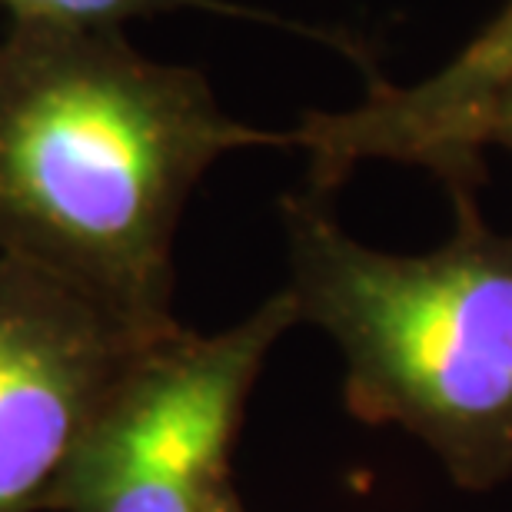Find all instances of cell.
<instances>
[{"label":"cell","mask_w":512,"mask_h":512,"mask_svg":"<svg viewBox=\"0 0 512 512\" xmlns=\"http://www.w3.org/2000/svg\"><path fill=\"white\" fill-rule=\"evenodd\" d=\"M290 147L227 117L203 74L120 27L10 24L0 37V247L143 333L177 330L173 233L223 153Z\"/></svg>","instance_id":"1"},{"label":"cell","mask_w":512,"mask_h":512,"mask_svg":"<svg viewBox=\"0 0 512 512\" xmlns=\"http://www.w3.org/2000/svg\"><path fill=\"white\" fill-rule=\"evenodd\" d=\"M453 203L443 247L399 256L353 240L320 193H290L286 293L340 350L346 409L486 493L512 476V237L489 230L476 197Z\"/></svg>","instance_id":"2"},{"label":"cell","mask_w":512,"mask_h":512,"mask_svg":"<svg viewBox=\"0 0 512 512\" xmlns=\"http://www.w3.org/2000/svg\"><path fill=\"white\" fill-rule=\"evenodd\" d=\"M300 323L280 290L213 336L177 326L150 343L100 409L50 512H213L247 399L276 340Z\"/></svg>","instance_id":"3"},{"label":"cell","mask_w":512,"mask_h":512,"mask_svg":"<svg viewBox=\"0 0 512 512\" xmlns=\"http://www.w3.org/2000/svg\"><path fill=\"white\" fill-rule=\"evenodd\" d=\"M163 336L0 247V512H50L110 393Z\"/></svg>","instance_id":"4"},{"label":"cell","mask_w":512,"mask_h":512,"mask_svg":"<svg viewBox=\"0 0 512 512\" xmlns=\"http://www.w3.org/2000/svg\"><path fill=\"white\" fill-rule=\"evenodd\" d=\"M512 80V4L416 87L373 80L370 97L340 114H313L290 130V147L310 157V190L320 197L340 187L363 160L413 163L429 170L449 197H476L483 150L493 143V107Z\"/></svg>","instance_id":"5"},{"label":"cell","mask_w":512,"mask_h":512,"mask_svg":"<svg viewBox=\"0 0 512 512\" xmlns=\"http://www.w3.org/2000/svg\"><path fill=\"white\" fill-rule=\"evenodd\" d=\"M17 24H60V27H120L130 17L167 14V10L203 7L233 17H260L256 10H243L220 0H0Z\"/></svg>","instance_id":"6"},{"label":"cell","mask_w":512,"mask_h":512,"mask_svg":"<svg viewBox=\"0 0 512 512\" xmlns=\"http://www.w3.org/2000/svg\"><path fill=\"white\" fill-rule=\"evenodd\" d=\"M489 137H493V143H499V147H506L512 153V80L493 107V127H489Z\"/></svg>","instance_id":"7"},{"label":"cell","mask_w":512,"mask_h":512,"mask_svg":"<svg viewBox=\"0 0 512 512\" xmlns=\"http://www.w3.org/2000/svg\"><path fill=\"white\" fill-rule=\"evenodd\" d=\"M213 512H243V506H240V499H237V493H230V496H223V503L213 509Z\"/></svg>","instance_id":"8"}]
</instances>
